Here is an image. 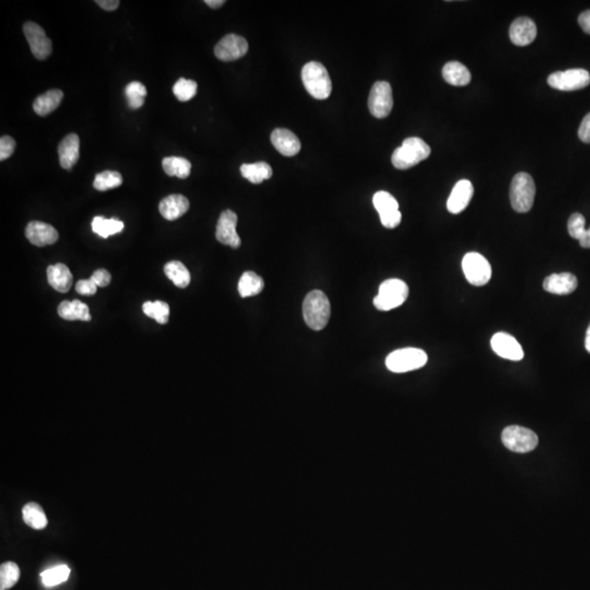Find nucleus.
<instances>
[{"mask_svg":"<svg viewBox=\"0 0 590 590\" xmlns=\"http://www.w3.org/2000/svg\"><path fill=\"white\" fill-rule=\"evenodd\" d=\"M393 90L386 81H377L370 89L368 96V108L376 118H385L393 110Z\"/></svg>","mask_w":590,"mask_h":590,"instance_id":"obj_10","label":"nucleus"},{"mask_svg":"<svg viewBox=\"0 0 590 590\" xmlns=\"http://www.w3.org/2000/svg\"><path fill=\"white\" fill-rule=\"evenodd\" d=\"M20 577L19 566L13 562H6L0 568V586L3 589L13 588Z\"/></svg>","mask_w":590,"mask_h":590,"instance_id":"obj_38","label":"nucleus"},{"mask_svg":"<svg viewBox=\"0 0 590 590\" xmlns=\"http://www.w3.org/2000/svg\"><path fill=\"white\" fill-rule=\"evenodd\" d=\"M578 23H580V28L583 29L584 32L590 34V10L585 11L580 15Z\"/></svg>","mask_w":590,"mask_h":590,"instance_id":"obj_46","label":"nucleus"},{"mask_svg":"<svg viewBox=\"0 0 590 590\" xmlns=\"http://www.w3.org/2000/svg\"><path fill=\"white\" fill-rule=\"evenodd\" d=\"M461 267L468 282L475 287L487 285L492 277L490 263L479 253L466 254Z\"/></svg>","mask_w":590,"mask_h":590,"instance_id":"obj_8","label":"nucleus"},{"mask_svg":"<svg viewBox=\"0 0 590 590\" xmlns=\"http://www.w3.org/2000/svg\"><path fill=\"white\" fill-rule=\"evenodd\" d=\"M473 196V185L470 180H461L454 186L447 201V209L450 213L458 215L468 207Z\"/></svg>","mask_w":590,"mask_h":590,"instance_id":"obj_16","label":"nucleus"},{"mask_svg":"<svg viewBox=\"0 0 590 590\" xmlns=\"http://www.w3.org/2000/svg\"><path fill=\"white\" fill-rule=\"evenodd\" d=\"M535 185L528 173L520 172L514 176L510 184V203L518 213H526L531 210L535 201Z\"/></svg>","mask_w":590,"mask_h":590,"instance_id":"obj_4","label":"nucleus"},{"mask_svg":"<svg viewBox=\"0 0 590 590\" xmlns=\"http://www.w3.org/2000/svg\"><path fill=\"white\" fill-rule=\"evenodd\" d=\"M265 282L263 278L253 271H246L240 277L238 282V293L242 298H250L259 294L264 290Z\"/></svg>","mask_w":590,"mask_h":590,"instance_id":"obj_27","label":"nucleus"},{"mask_svg":"<svg viewBox=\"0 0 590 590\" xmlns=\"http://www.w3.org/2000/svg\"><path fill=\"white\" fill-rule=\"evenodd\" d=\"M585 347L586 350L590 353V325L589 327H588L587 333H586Z\"/></svg>","mask_w":590,"mask_h":590,"instance_id":"obj_49","label":"nucleus"},{"mask_svg":"<svg viewBox=\"0 0 590 590\" xmlns=\"http://www.w3.org/2000/svg\"><path fill=\"white\" fill-rule=\"evenodd\" d=\"M95 3H98L101 8H103L106 11H114L117 9L120 6L118 0H96Z\"/></svg>","mask_w":590,"mask_h":590,"instance_id":"obj_45","label":"nucleus"},{"mask_svg":"<svg viewBox=\"0 0 590 590\" xmlns=\"http://www.w3.org/2000/svg\"><path fill=\"white\" fill-rule=\"evenodd\" d=\"M63 99V91L53 89L36 99L33 103V110L41 117H45L59 106Z\"/></svg>","mask_w":590,"mask_h":590,"instance_id":"obj_23","label":"nucleus"},{"mask_svg":"<svg viewBox=\"0 0 590 590\" xmlns=\"http://www.w3.org/2000/svg\"><path fill=\"white\" fill-rule=\"evenodd\" d=\"M303 85L316 100H326L331 96V80L325 66L317 62L306 64L302 69Z\"/></svg>","mask_w":590,"mask_h":590,"instance_id":"obj_3","label":"nucleus"},{"mask_svg":"<svg viewBox=\"0 0 590 590\" xmlns=\"http://www.w3.org/2000/svg\"><path fill=\"white\" fill-rule=\"evenodd\" d=\"M442 78L446 82L455 87H463L471 81V73L461 63L450 62L442 67Z\"/></svg>","mask_w":590,"mask_h":590,"instance_id":"obj_25","label":"nucleus"},{"mask_svg":"<svg viewBox=\"0 0 590 590\" xmlns=\"http://www.w3.org/2000/svg\"><path fill=\"white\" fill-rule=\"evenodd\" d=\"M125 95L127 98L128 106L131 110H138L145 104L147 88L139 81L128 83L125 88Z\"/></svg>","mask_w":590,"mask_h":590,"instance_id":"obj_34","label":"nucleus"},{"mask_svg":"<svg viewBox=\"0 0 590 590\" xmlns=\"http://www.w3.org/2000/svg\"><path fill=\"white\" fill-rule=\"evenodd\" d=\"M380 222L387 229L397 228L398 225L401 222V213L399 210L394 211V213H387V215H380Z\"/></svg>","mask_w":590,"mask_h":590,"instance_id":"obj_42","label":"nucleus"},{"mask_svg":"<svg viewBox=\"0 0 590 590\" xmlns=\"http://www.w3.org/2000/svg\"><path fill=\"white\" fill-rule=\"evenodd\" d=\"M236 224H238V215L234 211H223L219 218L215 231V238L223 245L230 246L232 248H238L240 246V238L236 232Z\"/></svg>","mask_w":590,"mask_h":590,"instance_id":"obj_13","label":"nucleus"},{"mask_svg":"<svg viewBox=\"0 0 590 590\" xmlns=\"http://www.w3.org/2000/svg\"><path fill=\"white\" fill-rule=\"evenodd\" d=\"M123 184V176L116 171H104L95 176L93 187L100 192L120 187Z\"/></svg>","mask_w":590,"mask_h":590,"instance_id":"obj_32","label":"nucleus"},{"mask_svg":"<svg viewBox=\"0 0 590 590\" xmlns=\"http://www.w3.org/2000/svg\"><path fill=\"white\" fill-rule=\"evenodd\" d=\"M58 155L62 168L71 170L77 164L80 157V139L75 134H69L64 138L58 147Z\"/></svg>","mask_w":590,"mask_h":590,"instance_id":"obj_18","label":"nucleus"},{"mask_svg":"<svg viewBox=\"0 0 590 590\" xmlns=\"http://www.w3.org/2000/svg\"><path fill=\"white\" fill-rule=\"evenodd\" d=\"M578 137L585 143H590V113L584 117L578 129Z\"/></svg>","mask_w":590,"mask_h":590,"instance_id":"obj_44","label":"nucleus"},{"mask_svg":"<svg viewBox=\"0 0 590 590\" xmlns=\"http://www.w3.org/2000/svg\"><path fill=\"white\" fill-rule=\"evenodd\" d=\"M91 226L93 232L103 238H108V236L117 234L124 230V223L122 221L115 218L106 219L103 217H95Z\"/></svg>","mask_w":590,"mask_h":590,"instance_id":"obj_31","label":"nucleus"},{"mask_svg":"<svg viewBox=\"0 0 590 590\" xmlns=\"http://www.w3.org/2000/svg\"><path fill=\"white\" fill-rule=\"evenodd\" d=\"M58 315L66 320H82L90 322V310L88 305L79 300L64 301L58 306Z\"/></svg>","mask_w":590,"mask_h":590,"instance_id":"obj_24","label":"nucleus"},{"mask_svg":"<svg viewBox=\"0 0 590 590\" xmlns=\"http://www.w3.org/2000/svg\"><path fill=\"white\" fill-rule=\"evenodd\" d=\"M409 295L407 283L401 279H389L380 287L377 296L374 298V305L378 310H394L403 305Z\"/></svg>","mask_w":590,"mask_h":590,"instance_id":"obj_5","label":"nucleus"},{"mask_svg":"<svg viewBox=\"0 0 590 590\" xmlns=\"http://www.w3.org/2000/svg\"><path fill=\"white\" fill-rule=\"evenodd\" d=\"M431 148L421 138H407L401 147L397 148L391 157L393 166L398 170H408L428 159Z\"/></svg>","mask_w":590,"mask_h":590,"instance_id":"obj_2","label":"nucleus"},{"mask_svg":"<svg viewBox=\"0 0 590 590\" xmlns=\"http://www.w3.org/2000/svg\"><path fill=\"white\" fill-rule=\"evenodd\" d=\"M428 363V354L421 349L405 348L394 351L386 358V366L394 373L419 370Z\"/></svg>","mask_w":590,"mask_h":590,"instance_id":"obj_6","label":"nucleus"},{"mask_svg":"<svg viewBox=\"0 0 590 590\" xmlns=\"http://www.w3.org/2000/svg\"><path fill=\"white\" fill-rule=\"evenodd\" d=\"M162 166L168 176H175L180 180H185L190 175L192 164L189 161L180 157H168L163 159Z\"/></svg>","mask_w":590,"mask_h":590,"instance_id":"obj_30","label":"nucleus"},{"mask_svg":"<svg viewBox=\"0 0 590 590\" xmlns=\"http://www.w3.org/2000/svg\"><path fill=\"white\" fill-rule=\"evenodd\" d=\"M1 590H6V589H3V588H1Z\"/></svg>","mask_w":590,"mask_h":590,"instance_id":"obj_50","label":"nucleus"},{"mask_svg":"<svg viewBox=\"0 0 590 590\" xmlns=\"http://www.w3.org/2000/svg\"><path fill=\"white\" fill-rule=\"evenodd\" d=\"M586 220L583 215L580 213H574L570 215V220L568 223V233L575 240H580V238L585 234L586 232Z\"/></svg>","mask_w":590,"mask_h":590,"instance_id":"obj_39","label":"nucleus"},{"mask_svg":"<svg viewBox=\"0 0 590 590\" xmlns=\"http://www.w3.org/2000/svg\"><path fill=\"white\" fill-rule=\"evenodd\" d=\"M96 290H98V287L91 279L78 281L75 285V291L81 295H93L96 293Z\"/></svg>","mask_w":590,"mask_h":590,"instance_id":"obj_43","label":"nucleus"},{"mask_svg":"<svg viewBox=\"0 0 590 590\" xmlns=\"http://www.w3.org/2000/svg\"><path fill=\"white\" fill-rule=\"evenodd\" d=\"M205 3L213 9H217V8L222 7L225 1L224 0H206Z\"/></svg>","mask_w":590,"mask_h":590,"instance_id":"obj_48","label":"nucleus"},{"mask_svg":"<svg viewBox=\"0 0 590 590\" xmlns=\"http://www.w3.org/2000/svg\"><path fill=\"white\" fill-rule=\"evenodd\" d=\"M91 280L95 283L98 288H106L110 283L112 280V275L106 269H98L91 275Z\"/></svg>","mask_w":590,"mask_h":590,"instance_id":"obj_41","label":"nucleus"},{"mask_svg":"<svg viewBox=\"0 0 590 590\" xmlns=\"http://www.w3.org/2000/svg\"><path fill=\"white\" fill-rule=\"evenodd\" d=\"M537 27L531 19L520 17L516 19L510 28V38L517 46H527L535 41Z\"/></svg>","mask_w":590,"mask_h":590,"instance_id":"obj_17","label":"nucleus"},{"mask_svg":"<svg viewBox=\"0 0 590 590\" xmlns=\"http://www.w3.org/2000/svg\"><path fill=\"white\" fill-rule=\"evenodd\" d=\"M493 351L501 357L510 361H520L524 358V350L520 343L513 336L506 333H498L491 339Z\"/></svg>","mask_w":590,"mask_h":590,"instance_id":"obj_14","label":"nucleus"},{"mask_svg":"<svg viewBox=\"0 0 590 590\" xmlns=\"http://www.w3.org/2000/svg\"><path fill=\"white\" fill-rule=\"evenodd\" d=\"M48 281L50 287L58 292L66 293L71 290L73 285V273L64 264L48 266Z\"/></svg>","mask_w":590,"mask_h":590,"instance_id":"obj_22","label":"nucleus"},{"mask_svg":"<svg viewBox=\"0 0 590 590\" xmlns=\"http://www.w3.org/2000/svg\"><path fill=\"white\" fill-rule=\"evenodd\" d=\"M247 50L248 43L245 38L236 34H228L215 45V55L222 62H233L245 56Z\"/></svg>","mask_w":590,"mask_h":590,"instance_id":"obj_12","label":"nucleus"},{"mask_svg":"<svg viewBox=\"0 0 590 590\" xmlns=\"http://www.w3.org/2000/svg\"><path fill=\"white\" fill-rule=\"evenodd\" d=\"M198 85L194 80L180 78L173 87V93L180 102H187L197 94Z\"/></svg>","mask_w":590,"mask_h":590,"instance_id":"obj_37","label":"nucleus"},{"mask_svg":"<svg viewBox=\"0 0 590 590\" xmlns=\"http://www.w3.org/2000/svg\"><path fill=\"white\" fill-rule=\"evenodd\" d=\"M243 178L250 180V183L260 184L264 180H269L273 176V168L266 162H256L253 164H243L240 166Z\"/></svg>","mask_w":590,"mask_h":590,"instance_id":"obj_26","label":"nucleus"},{"mask_svg":"<svg viewBox=\"0 0 590 590\" xmlns=\"http://www.w3.org/2000/svg\"><path fill=\"white\" fill-rule=\"evenodd\" d=\"M331 303L322 291H312L306 295L303 303V316L306 325L319 331L327 326L331 318Z\"/></svg>","mask_w":590,"mask_h":590,"instance_id":"obj_1","label":"nucleus"},{"mask_svg":"<svg viewBox=\"0 0 590 590\" xmlns=\"http://www.w3.org/2000/svg\"><path fill=\"white\" fill-rule=\"evenodd\" d=\"M69 575H71V568L67 566H58L44 570L41 574V578L46 587H54L66 582Z\"/></svg>","mask_w":590,"mask_h":590,"instance_id":"obj_35","label":"nucleus"},{"mask_svg":"<svg viewBox=\"0 0 590 590\" xmlns=\"http://www.w3.org/2000/svg\"><path fill=\"white\" fill-rule=\"evenodd\" d=\"M143 310L148 317L157 320V323L161 325L168 324V316H170V306L168 303L163 301L145 302L143 303Z\"/></svg>","mask_w":590,"mask_h":590,"instance_id":"obj_33","label":"nucleus"},{"mask_svg":"<svg viewBox=\"0 0 590 590\" xmlns=\"http://www.w3.org/2000/svg\"><path fill=\"white\" fill-rule=\"evenodd\" d=\"M271 143L285 157H293L301 150V143L296 135L285 128H277L271 134Z\"/></svg>","mask_w":590,"mask_h":590,"instance_id":"obj_20","label":"nucleus"},{"mask_svg":"<svg viewBox=\"0 0 590 590\" xmlns=\"http://www.w3.org/2000/svg\"><path fill=\"white\" fill-rule=\"evenodd\" d=\"M23 32L30 45L31 52L36 59H46L52 54V41L48 38L42 27L29 21L23 25Z\"/></svg>","mask_w":590,"mask_h":590,"instance_id":"obj_11","label":"nucleus"},{"mask_svg":"<svg viewBox=\"0 0 590 590\" xmlns=\"http://www.w3.org/2000/svg\"><path fill=\"white\" fill-rule=\"evenodd\" d=\"M502 442L514 453L526 454L537 447L539 438L533 431L518 425H510L502 433Z\"/></svg>","mask_w":590,"mask_h":590,"instance_id":"obj_7","label":"nucleus"},{"mask_svg":"<svg viewBox=\"0 0 590 590\" xmlns=\"http://www.w3.org/2000/svg\"><path fill=\"white\" fill-rule=\"evenodd\" d=\"M580 244L582 247L590 248V228L586 230L585 234L580 238Z\"/></svg>","mask_w":590,"mask_h":590,"instance_id":"obj_47","label":"nucleus"},{"mask_svg":"<svg viewBox=\"0 0 590 590\" xmlns=\"http://www.w3.org/2000/svg\"><path fill=\"white\" fill-rule=\"evenodd\" d=\"M25 236L31 244L38 246V247L53 245L59 238L57 230L54 228L53 225L40 222V221H32L27 225Z\"/></svg>","mask_w":590,"mask_h":590,"instance_id":"obj_15","label":"nucleus"},{"mask_svg":"<svg viewBox=\"0 0 590 590\" xmlns=\"http://www.w3.org/2000/svg\"><path fill=\"white\" fill-rule=\"evenodd\" d=\"M22 517L24 523L30 526L33 529L42 531L48 526V518H46L44 510L41 505L36 503H28L23 508Z\"/></svg>","mask_w":590,"mask_h":590,"instance_id":"obj_29","label":"nucleus"},{"mask_svg":"<svg viewBox=\"0 0 590 590\" xmlns=\"http://www.w3.org/2000/svg\"><path fill=\"white\" fill-rule=\"evenodd\" d=\"M373 205H374L380 215H387V213L399 210V205H398V201H396L395 197L390 195L387 192H384V190H380L374 195Z\"/></svg>","mask_w":590,"mask_h":590,"instance_id":"obj_36","label":"nucleus"},{"mask_svg":"<svg viewBox=\"0 0 590 590\" xmlns=\"http://www.w3.org/2000/svg\"><path fill=\"white\" fill-rule=\"evenodd\" d=\"M577 278L572 273H553L545 278L543 289L552 294L566 295L574 292L577 288Z\"/></svg>","mask_w":590,"mask_h":590,"instance_id":"obj_19","label":"nucleus"},{"mask_svg":"<svg viewBox=\"0 0 590 590\" xmlns=\"http://www.w3.org/2000/svg\"><path fill=\"white\" fill-rule=\"evenodd\" d=\"M15 141L10 136L0 138V161L7 160L15 152Z\"/></svg>","mask_w":590,"mask_h":590,"instance_id":"obj_40","label":"nucleus"},{"mask_svg":"<svg viewBox=\"0 0 590 590\" xmlns=\"http://www.w3.org/2000/svg\"><path fill=\"white\" fill-rule=\"evenodd\" d=\"M164 273L166 277L172 281L178 288H187L190 283V273L183 263L178 260H172L164 266Z\"/></svg>","mask_w":590,"mask_h":590,"instance_id":"obj_28","label":"nucleus"},{"mask_svg":"<svg viewBox=\"0 0 590 590\" xmlns=\"http://www.w3.org/2000/svg\"><path fill=\"white\" fill-rule=\"evenodd\" d=\"M590 83V75L586 69L575 68L566 71H556L548 78L551 88L560 91H576L586 88Z\"/></svg>","mask_w":590,"mask_h":590,"instance_id":"obj_9","label":"nucleus"},{"mask_svg":"<svg viewBox=\"0 0 590 590\" xmlns=\"http://www.w3.org/2000/svg\"><path fill=\"white\" fill-rule=\"evenodd\" d=\"M159 210L163 218L175 221L189 210V201L183 195H170L161 201Z\"/></svg>","mask_w":590,"mask_h":590,"instance_id":"obj_21","label":"nucleus"}]
</instances>
